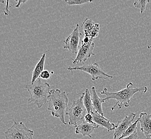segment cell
<instances>
[{"label": "cell", "mask_w": 151, "mask_h": 139, "mask_svg": "<svg viewBox=\"0 0 151 139\" xmlns=\"http://www.w3.org/2000/svg\"><path fill=\"white\" fill-rule=\"evenodd\" d=\"M34 131L26 127L23 122L14 120V124L5 132L6 139H33Z\"/></svg>", "instance_id": "cell-5"}, {"label": "cell", "mask_w": 151, "mask_h": 139, "mask_svg": "<svg viewBox=\"0 0 151 139\" xmlns=\"http://www.w3.org/2000/svg\"><path fill=\"white\" fill-rule=\"evenodd\" d=\"M6 8H5V11H4V14L6 15H9L10 13V11H9V8L10 7V6H9V1H6Z\"/></svg>", "instance_id": "cell-25"}, {"label": "cell", "mask_w": 151, "mask_h": 139, "mask_svg": "<svg viewBox=\"0 0 151 139\" xmlns=\"http://www.w3.org/2000/svg\"><path fill=\"white\" fill-rule=\"evenodd\" d=\"M40 78L43 80H47L50 78V73L47 70H44L41 73Z\"/></svg>", "instance_id": "cell-22"}, {"label": "cell", "mask_w": 151, "mask_h": 139, "mask_svg": "<svg viewBox=\"0 0 151 139\" xmlns=\"http://www.w3.org/2000/svg\"><path fill=\"white\" fill-rule=\"evenodd\" d=\"M95 44L93 42V40L91 41L88 44H81V46L79 48L78 54L73 61V64L79 63H84L87 61L91 56H94L95 54L93 52Z\"/></svg>", "instance_id": "cell-8"}, {"label": "cell", "mask_w": 151, "mask_h": 139, "mask_svg": "<svg viewBox=\"0 0 151 139\" xmlns=\"http://www.w3.org/2000/svg\"><path fill=\"white\" fill-rule=\"evenodd\" d=\"M99 127V125L90 124L84 119L81 124L76 126L75 133L76 134H81L83 136H88L91 138L92 136L91 134L93 133L94 130Z\"/></svg>", "instance_id": "cell-12"}, {"label": "cell", "mask_w": 151, "mask_h": 139, "mask_svg": "<svg viewBox=\"0 0 151 139\" xmlns=\"http://www.w3.org/2000/svg\"><path fill=\"white\" fill-rule=\"evenodd\" d=\"M99 30H100V25L99 24H95L93 27L91 29L85 31L83 34L84 36L88 37L91 39H94L96 38L99 35Z\"/></svg>", "instance_id": "cell-16"}, {"label": "cell", "mask_w": 151, "mask_h": 139, "mask_svg": "<svg viewBox=\"0 0 151 139\" xmlns=\"http://www.w3.org/2000/svg\"><path fill=\"white\" fill-rule=\"evenodd\" d=\"M150 2V1H140L137 0L134 3V6L135 8L137 9H140V14H142L146 9V6L147 5V3Z\"/></svg>", "instance_id": "cell-19"}, {"label": "cell", "mask_w": 151, "mask_h": 139, "mask_svg": "<svg viewBox=\"0 0 151 139\" xmlns=\"http://www.w3.org/2000/svg\"></svg>", "instance_id": "cell-27"}, {"label": "cell", "mask_w": 151, "mask_h": 139, "mask_svg": "<svg viewBox=\"0 0 151 139\" xmlns=\"http://www.w3.org/2000/svg\"><path fill=\"white\" fill-rule=\"evenodd\" d=\"M136 116V113L131 112L125 116L123 119L120 120L117 123L115 132L114 134V139H116L117 138H119L122 136L123 134L127 130L128 128L132 124Z\"/></svg>", "instance_id": "cell-9"}, {"label": "cell", "mask_w": 151, "mask_h": 139, "mask_svg": "<svg viewBox=\"0 0 151 139\" xmlns=\"http://www.w3.org/2000/svg\"><path fill=\"white\" fill-rule=\"evenodd\" d=\"M138 120L140 124V130L146 139H151V114L142 112Z\"/></svg>", "instance_id": "cell-10"}, {"label": "cell", "mask_w": 151, "mask_h": 139, "mask_svg": "<svg viewBox=\"0 0 151 139\" xmlns=\"http://www.w3.org/2000/svg\"><path fill=\"white\" fill-rule=\"evenodd\" d=\"M68 70L71 72H73V70H78L87 73L91 76V78L93 81H95L99 79H108L109 78H113V76L109 75L104 72L101 69L98 63H95L94 64L83 65V66L78 67H68Z\"/></svg>", "instance_id": "cell-6"}, {"label": "cell", "mask_w": 151, "mask_h": 139, "mask_svg": "<svg viewBox=\"0 0 151 139\" xmlns=\"http://www.w3.org/2000/svg\"><path fill=\"white\" fill-rule=\"evenodd\" d=\"M91 114L93 116L94 121L96 124L106 128L108 132L115 130L116 125L114 123H111L110 120L106 118L105 116L99 114L94 110L92 112Z\"/></svg>", "instance_id": "cell-11"}, {"label": "cell", "mask_w": 151, "mask_h": 139, "mask_svg": "<svg viewBox=\"0 0 151 139\" xmlns=\"http://www.w3.org/2000/svg\"><path fill=\"white\" fill-rule=\"evenodd\" d=\"M147 87L145 86L135 88L132 82H129L126 88L116 92H109L107 88H105L101 92V94L106 96L104 99L105 101L111 99L116 100V104L111 109V111H113L116 106L119 107V109H121L123 106L129 107L131 99L136 93H145L147 92Z\"/></svg>", "instance_id": "cell-1"}, {"label": "cell", "mask_w": 151, "mask_h": 139, "mask_svg": "<svg viewBox=\"0 0 151 139\" xmlns=\"http://www.w3.org/2000/svg\"><path fill=\"white\" fill-rule=\"evenodd\" d=\"M92 91L93 94L92 103H93V109L99 114L104 116L103 110H102V103H104L106 101L105 99H101L99 97L96 92L95 87L92 88Z\"/></svg>", "instance_id": "cell-13"}, {"label": "cell", "mask_w": 151, "mask_h": 139, "mask_svg": "<svg viewBox=\"0 0 151 139\" xmlns=\"http://www.w3.org/2000/svg\"><path fill=\"white\" fill-rule=\"evenodd\" d=\"M46 52H44V54L42 55L40 61H39L38 64H37L35 69L32 72V82L33 83L35 81L40 78L41 73L44 71L45 63L46 60Z\"/></svg>", "instance_id": "cell-14"}, {"label": "cell", "mask_w": 151, "mask_h": 139, "mask_svg": "<svg viewBox=\"0 0 151 139\" xmlns=\"http://www.w3.org/2000/svg\"><path fill=\"white\" fill-rule=\"evenodd\" d=\"M94 25L95 23H94L92 19L86 18L81 25V29L83 31V33L85 31H87L91 29Z\"/></svg>", "instance_id": "cell-18"}, {"label": "cell", "mask_w": 151, "mask_h": 139, "mask_svg": "<svg viewBox=\"0 0 151 139\" xmlns=\"http://www.w3.org/2000/svg\"><path fill=\"white\" fill-rule=\"evenodd\" d=\"M83 102L85 107L87 110V113H91L94 110L92 103V97L88 89L86 90L85 92V95L83 98Z\"/></svg>", "instance_id": "cell-15"}, {"label": "cell", "mask_w": 151, "mask_h": 139, "mask_svg": "<svg viewBox=\"0 0 151 139\" xmlns=\"http://www.w3.org/2000/svg\"><path fill=\"white\" fill-rule=\"evenodd\" d=\"M137 138H138V133H137L136 130L134 134H132V135H130V136L125 137V138H123L122 139H137Z\"/></svg>", "instance_id": "cell-23"}, {"label": "cell", "mask_w": 151, "mask_h": 139, "mask_svg": "<svg viewBox=\"0 0 151 139\" xmlns=\"http://www.w3.org/2000/svg\"><path fill=\"white\" fill-rule=\"evenodd\" d=\"M66 3L69 6L73 5H81L84 3H90L92 1H88V0H66L65 1Z\"/></svg>", "instance_id": "cell-20"}, {"label": "cell", "mask_w": 151, "mask_h": 139, "mask_svg": "<svg viewBox=\"0 0 151 139\" xmlns=\"http://www.w3.org/2000/svg\"><path fill=\"white\" fill-rule=\"evenodd\" d=\"M81 96L79 99L74 100L71 107L68 109L67 114L69 116V125L76 126L77 122L84 120L87 115V110L85 107L83 102L85 92L80 94Z\"/></svg>", "instance_id": "cell-4"}, {"label": "cell", "mask_w": 151, "mask_h": 139, "mask_svg": "<svg viewBox=\"0 0 151 139\" xmlns=\"http://www.w3.org/2000/svg\"><path fill=\"white\" fill-rule=\"evenodd\" d=\"M24 88L29 93V103H34L39 108L42 107L48 101L50 92V85L39 78L34 82L26 85Z\"/></svg>", "instance_id": "cell-3"}, {"label": "cell", "mask_w": 151, "mask_h": 139, "mask_svg": "<svg viewBox=\"0 0 151 139\" xmlns=\"http://www.w3.org/2000/svg\"><path fill=\"white\" fill-rule=\"evenodd\" d=\"M84 120L90 124L94 125H96L94 121L93 116L92 115L91 113H87V115L85 117Z\"/></svg>", "instance_id": "cell-21"}, {"label": "cell", "mask_w": 151, "mask_h": 139, "mask_svg": "<svg viewBox=\"0 0 151 139\" xmlns=\"http://www.w3.org/2000/svg\"><path fill=\"white\" fill-rule=\"evenodd\" d=\"M94 39H91V38L88 37H86V36H84L83 39L82 40V44H88L89 42H90L91 41L93 40Z\"/></svg>", "instance_id": "cell-24"}, {"label": "cell", "mask_w": 151, "mask_h": 139, "mask_svg": "<svg viewBox=\"0 0 151 139\" xmlns=\"http://www.w3.org/2000/svg\"><path fill=\"white\" fill-rule=\"evenodd\" d=\"M47 102L48 103L47 109L50 111L52 116L58 118L63 124L67 125L64 116L69 103V98L66 92L58 89L52 90Z\"/></svg>", "instance_id": "cell-2"}, {"label": "cell", "mask_w": 151, "mask_h": 139, "mask_svg": "<svg viewBox=\"0 0 151 139\" xmlns=\"http://www.w3.org/2000/svg\"><path fill=\"white\" fill-rule=\"evenodd\" d=\"M138 122L139 121L137 119L136 121L134 122V123L132 124L130 126V127L127 129V130H126L125 132L123 134L122 136L119 138V139H122V138H123L130 136V135H132V134H134L136 131L137 129V123H138Z\"/></svg>", "instance_id": "cell-17"}, {"label": "cell", "mask_w": 151, "mask_h": 139, "mask_svg": "<svg viewBox=\"0 0 151 139\" xmlns=\"http://www.w3.org/2000/svg\"><path fill=\"white\" fill-rule=\"evenodd\" d=\"M81 35L79 30V24H77L71 34L64 41V49L69 50L73 54H78L80 36Z\"/></svg>", "instance_id": "cell-7"}, {"label": "cell", "mask_w": 151, "mask_h": 139, "mask_svg": "<svg viewBox=\"0 0 151 139\" xmlns=\"http://www.w3.org/2000/svg\"><path fill=\"white\" fill-rule=\"evenodd\" d=\"M26 2V1H18V3L16 4V8H18L19 6H20V3H25Z\"/></svg>", "instance_id": "cell-26"}]
</instances>
